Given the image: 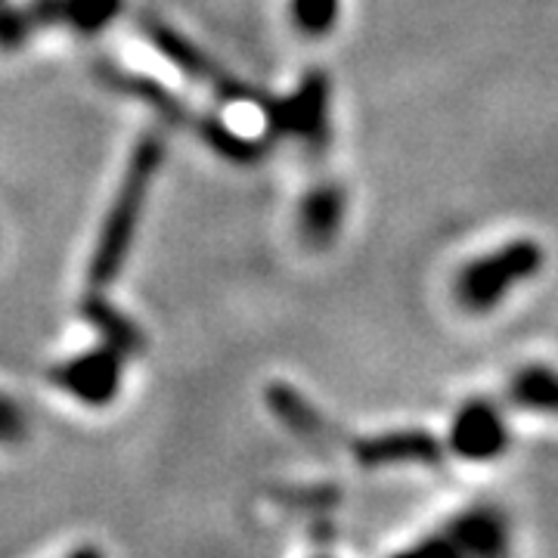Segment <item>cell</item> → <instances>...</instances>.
<instances>
[{
	"label": "cell",
	"instance_id": "cell-1",
	"mask_svg": "<svg viewBox=\"0 0 558 558\" xmlns=\"http://www.w3.org/2000/svg\"><path fill=\"white\" fill-rule=\"evenodd\" d=\"M161 159H165V140L159 134H143L131 153L128 161V171L121 178L119 193L116 202L109 208V215L102 220L100 240L94 248V258H90V286L102 289L109 282H116L128 260V252L134 245V233H137L140 218H143V208L149 199V183L159 174Z\"/></svg>",
	"mask_w": 558,
	"mask_h": 558
},
{
	"label": "cell",
	"instance_id": "cell-2",
	"mask_svg": "<svg viewBox=\"0 0 558 558\" xmlns=\"http://www.w3.org/2000/svg\"><path fill=\"white\" fill-rule=\"evenodd\" d=\"M97 78L116 90V94H124L131 100L146 102L149 109H156V116L165 119L174 128H183V131H193L202 143H208L218 156H223L227 161H236V165H252L258 161L260 156L270 153V137H242L240 131L227 128L220 119H211V116H202L199 109H193L190 102H183L180 97H174L168 87H161L159 81H153L149 75H137V72H128L116 62L100 60L97 62Z\"/></svg>",
	"mask_w": 558,
	"mask_h": 558
},
{
	"label": "cell",
	"instance_id": "cell-3",
	"mask_svg": "<svg viewBox=\"0 0 558 558\" xmlns=\"http://www.w3.org/2000/svg\"><path fill=\"white\" fill-rule=\"evenodd\" d=\"M124 0H0V50H20L44 28H72L78 35H97L119 20Z\"/></svg>",
	"mask_w": 558,
	"mask_h": 558
},
{
	"label": "cell",
	"instance_id": "cell-4",
	"mask_svg": "<svg viewBox=\"0 0 558 558\" xmlns=\"http://www.w3.org/2000/svg\"><path fill=\"white\" fill-rule=\"evenodd\" d=\"M543 270V248L534 240H515L490 255L465 264L457 277V299L472 314H487L519 282Z\"/></svg>",
	"mask_w": 558,
	"mask_h": 558
},
{
	"label": "cell",
	"instance_id": "cell-5",
	"mask_svg": "<svg viewBox=\"0 0 558 558\" xmlns=\"http://www.w3.org/2000/svg\"><path fill=\"white\" fill-rule=\"evenodd\" d=\"M140 32H143V38L149 40L165 60L174 62L186 78L205 84L211 94H218L220 100L255 102V106H260V112L267 109V102L274 100V97L260 94L255 87H248V84L236 78V75H230V72H227L220 62L211 60L202 47H196L193 40L183 38L180 32H174L171 25H165V22L156 20V16H140Z\"/></svg>",
	"mask_w": 558,
	"mask_h": 558
},
{
	"label": "cell",
	"instance_id": "cell-6",
	"mask_svg": "<svg viewBox=\"0 0 558 558\" xmlns=\"http://www.w3.org/2000/svg\"><path fill=\"white\" fill-rule=\"evenodd\" d=\"M264 119L274 137H292L311 149L326 146L329 140V78L323 72L304 75L292 97L267 102Z\"/></svg>",
	"mask_w": 558,
	"mask_h": 558
},
{
	"label": "cell",
	"instance_id": "cell-7",
	"mask_svg": "<svg viewBox=\"0 0 558 558\" xmlns=\"http://www.w3.org/2000/svg\"><path fill=\"white\" fill-rule=\"evenodd\" d=\"M124 354L116 351L112 344L102 341L100 348L84 351L69 363H60L50 369V379L65 395H72L87 407H106L109 400H116L121 385V369H124Z\"/></svg>",
	"mask_w": 558,
	"mask_h": 558
},
{
	"label": "cell",
	"instance_id": "cell-8",
	"mask_svg": "<svg viewBox=\"0 0 558 558\" xmlns=\"http://www.w3.org/2000/svg\"><path fill=\"white\" fill-rule=\"evenodd\" d=\"M509 543V527L497 509H472L418 543V556H499Z\"/></svg>",
	"mask_w": 558,
	"mask_h": 558
},
{
	"label": "cell",
	"instance_id": "cell-9",
	"mask_svg": "<svg viewBox=\"0 0 558 558\" xmlns=\"http://www.w3.org/2000/svg\"><path fill=\"white\" fill-rule=\"evenodd\" d=\"M450 447L469 462H490L509 447L506 418L494 403L472 400L465 403L450 425Z\"/></svg>",
	"mask_w": 558,
	"mask_h": 558
},
{
	"label": "cell",
	"instance_id": "cell-10",
	"mask_svg": "<svg viewBox=\"0 0 558 558\" xmlns=\"http://www.w3.org/2000/svg\"><path fill=\"white\" fill-rule=\"evenodd\" d=\"M351 453L366 469L381 465H438L444 450L435 435L413 428V432H388L376 438L348 440Z\"/></svg>",
	"mask_w": 558,
	"mask_h": 558
},
{
	"label": "cell",
	"instance_id": "cell-11",
	"mask_svg": "<svg viewBox=\"0 0 558 558\" xmlns=\"http://www.w3.org/2000/svg\"><path fill=\"white\" fill-rule=\"evenodd\" d=\"M267 403H270V410L277 413L279 422H286L301 440L314 444L319 450L341 444L339 432H336L326 418L319 416L317 410L301 398L295 388H289V385H274V388L267 391Z\"/></svg>",
	"mask_w": 558,
	"mask_h": 558
},
{
	"label": "cell",
	"instance_id": "cell-12",
	"mask_svg": "<svg viewBox=\"0 0 558 558\" xmlns=\"http://www.w3.org/2000/svg\"><path fill=\"white\" fill-rule=\"evenodd\" d=\"M341 220H344V190L339 183H319L301 202V236L314 248H323L339 236Z\"/></svg>",
	"mask_w": 558,
	"mask_h": 558
},
{
	"label": "cell",
	"instance_id": "cell-13",
	"mask_svg": "<svg viewBox=\"0 0 558 558\" xmlns=\"http://www.w3.org/2000/svg\"><path fill=\"white\" fill-rule=\"evenodd\" d=\"M81 319H87L100 332L102 341L112 344L124 357H134V354H140L146 348L143 329L128 314H121L112 301L102 299L100 289H94V292H87L81 299Z\"/></svg>",
	"mask_w": 558,
	"mask_h": 558
},
{
	"label": "cell",
	"instance_id": "cell-14",
	"mask_svg": "<svg viewBox=\"0 0 558 558\" xmlns=\"http://www.w3.org/2000/svg\"><path fill=\"white\" fill-rule=\"evenodd\" d=\"M509 398L524 410L558 416V369L527 366L509 385Z\"/></svg>",
	"mask_w": 558,
	"mask_h": 558
},
{
	"label": "cell",
	"instance_id": "cell-15",
	"mask_svg": "<svg viewBox=\"0 0 558 558\" xmlns=\"http://www.w3.org/2000/svg\"><path fill=\"white\" fill-rule=\"evenodd\" d=\"M341 0H292V20L307 38H323L339 22Z\"/></svg>",
	"mask_w": 558,
	"mask_h": 558
},
{
	"label": "cell",
	"instance_id": "cell-16",
	"mask_svg": "<svg viewBox=\"0 0 558 558\" xmlns=\"http://www.w3.org/2000/svg\"><path fill=\"white\" fill-rule=\"evenodd\" d=\"M28 438V416L16 400L0 395V444H22Z\"/></svg>",
	"mask_w": 558,
	"mask_h": 558
}]
</instances>
